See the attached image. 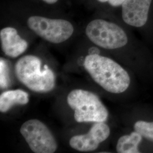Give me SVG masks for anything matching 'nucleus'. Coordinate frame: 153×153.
Returning a JSON list of instances; mask_svg holds the SVG:
<instances>
[{"instance_id": "f8f14e48", "label": "nucleus", "mask_w": 153, "mask_h": 153, "mask_svg": "<svg viewBox=\"0 0 153 153\" xmlns=\"http://www.w3.org/2000/svg\"><path fill=\"white\" fill-rule=\"evenodd\" d=\"M134 129L142 137L153 142V122L138 121L134 125Z\"/></svg>"}, {"instance_id": "20e7f679", "label": "nucleus", "mask_w": 153, "mask_h": 153, "mask_svg": "<svg viewBox=\"0 0 153 153\" xmlns=\"http://www.w3.org/2000/svg\"><path fill=\"white\" fill-rule=\"evenodd\" d=\"M85 33L92 43L104 49L120 48L128 42L127 35L122 28L113 22L102 19L88 23Z\"/></svg>"}, {"instance_id": "39448f33", "label": "nucleus", "mask_w": 153, "mask_h": 153, "mask_svg": "<svg viewBox=\"0 0 153 153\" xmlns=\"http://www.w3.org/2000/svg\"><path fill=\"white\" fill-rule=\"evenodd\" d=\"M28 28L39 37L53 44H59L72 36L74 28L71 23L62 19L31 16L28 18Z\"/></svg>"}, {"instance_id": "6e6552de", "label": "nucleus", "mask_w": 153, "mask_h": 153, "mask_svg": "<svg viewBox=\"0 0 153 153\" xmlns=\"http://www.w3.org/2000/svg\"><path fill=\"white\" fill-rule=\"evenodd\" d=\"M153 0H126L121 5L122 18L127 25L141 27L148 21Z\"/></svg>"}, {"instance_id": "9b49d317", "label": "nucleus", "mask_w": 153, "mask_h": 153, "mask_svg": "<svg viewBox=\"0 0 153 153\" xmlns=\"http://www.w3.org/2000/svg\"><path fill=\"white\" fill-rule=\"evenodd\" d=\"M142 136L136 131L129 135L119 138L116 145V151L119 153H138V145L142 141Z\"/></svg>"}, {"instance_id": "f03ea898", "label": "nucleus", "mask_w": 153, "mask_h": 153, "mask_svg": "<svg viewBox=\"0 0 153 153\" xmlns=\"http://www.w3.org/2000/svg\"><path fill=\"white\" fill-rule=\"evenodd\" d=\"M42 62L33 55L23 56L16 61L15 73L17 79L30 90L36 93H48L56 85L55 74L47 65L42 70Z\"/></svg>"}, {"instance_id": "2eb2a0df", "label": "nucleus", "mask_w": 153, "mask_h": 153, "mask_svg": "<svg viewBox=\"0 0 153 153\" xmlns=\"http://www.w3.org/2000/svg\"><path fill=\"white\" fill-rule=\"evenodd\" d=\"M45 3L48 4H54L55 3H56L59 0H42Z\"/></svg>"}, {"instance_id": "0eeeda50", "label": "nucleus", "mask_w": 153, "mask_h": 153, "mask_svg": "<svg viewBox=\"0 0 153 153\" xmlns=\"http://www.w3.org/2000/svg\"><path fill=\"white\" fill-rule=\"evenodd\" d=\"M110 133L109 126L104 122L95 123L87 134L71 137L69 145L73 149L81 152L94 151L100 143L108 138Z\"/></svg>"}, {"instance_id": "9d476101", "label": "nucleus", "mask_w": 153, "mask_h": 153, "mask_svg": "<svg viewBox=\"0 0 153 153\" xmlns=\"http://www.w3.org/2000/svg\"><path fill=\"white\" fill-rule=\"evenodd\" d=\"M29 102V95L20 90L6 91L0 95V111L6 113L16 105H25Z\"/></svg>"}, {"instance_id": "4468645a", "label": "nucleus", "mask_w": 153, "mask_h": 153, "mask_svg": "<svg viewBox=\"0 0 153 153\" xmlns=\"http://www.w3.org/2000/svg\"><path fill=\"white\" fill-rule=\"evenodd\" d=\"M126 0H108L109 5L113 7H118L123 5Z\"/></svg>"}, {"instance_id": "1a4fd4ad", "label": "nucleus", "mask_w": 153, "mask_h": 153, "mask_svg": "<svg viewBox=\"0 0 153 153\" xmlns=\"http://www.w3.org/2000/svg\"><path fill=\"white\" fill-rule=\"evenodd\" d=\"M1 48L8 57L16 58L23 53L27 48V41L22 39L16 28L7 27L0 31Z\"/></svg>"}, {"instance_id": "423d86ee", "label": "nucleus", "mask_w": 153, "mask_h": 153, "mask_svg": "<svg viewBox=\"0 0 153 153\" xmlns=\"http://www.w3.org/2000/svg\"><path fill=\"white\" fill-rule=\"evenodd\" d=\"M20 133L33 153H53L57 149L54 136L46 125L38 119L24 123Z\"/></svg>"}, {"instance_id": "7ed1b4c3", "label": "nucleus", "mask_w": 153, "mask_h": 153, "mask_svg": "<svg viewBox=\"0 0 153 153\" xmlns=\"http://www.w3.org/2000/svg\"><path fill=\"white\" fill-rule=\"evenodd\" d=\"M67 103L74 111L78 123L105 122L108 117L107 108L98 97L91 91L74 89L67 96Z\"/></svg>"}, {"instance_id": "ddd939ff", "label": "nucleus", "mask_w": 153, "mask_h": 153, "mask_svg": "<svg viewBox=\"0 0 153 153\" xmlns=\"http://www.w3.org/2000/svg\"><path fill=\"white\" fill-rule=\"evenodd\" d=\"M10 85L9 68L7 61L3 58L0 60V86L1 88H6Z\"/></svg>"}, {"instance_id": "dca6fc26", "label": "nucleus", "mask_w": 153, "mask_h": 153, "mask_svg": "<svg viewBox=\"0 0 153 153\" xmlns=\"http://www.w3.org/2000/svg\"><path fill=\"white\" fill-rule=\"evenodd\" d=\"M97 1H99V2H102V3L106 2H108V0H97Z\"/></svg>"}, {"instance_id": "f257e3e1", "label": "nucleus", "mask_w": 153, "mask_h": 153, "mask_svg": "<svg viewBox=\"0 0 153 153\" xmlns=\"http://www.w3.org/2000/svg\"><path fill=\"white\" fill-rule=\"evenodd\" d=\"M83 66L93 80L105 91L114 94L126 91L131 83L129 74L112 59L99 54H89Z\"/></svg>"}]
</instances>
